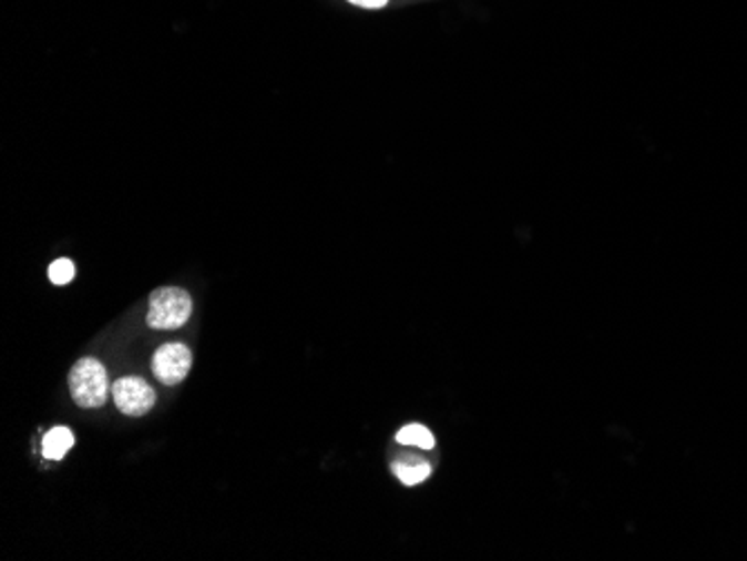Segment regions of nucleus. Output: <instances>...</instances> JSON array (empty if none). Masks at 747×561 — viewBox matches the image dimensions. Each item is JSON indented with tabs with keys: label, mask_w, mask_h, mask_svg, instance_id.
Masks as SVG:
<instances>
[{
	"label": "nucleus",
	"mask_w": 747,
	"mask_h": 561,
	"mask_svg": "<svg viewBox=\"0 0 747 561\" xmlns=\"http://www.w3.org/2000/svg\"><path fill=\"white\" fill-rule=\"evenodd\" d=\"M193 314V300L191 296L180 287H162L151 294V307L146 323L153 329H180L188 323Z\"/></svg>",
	"instance_id": "nucleus-1"
},
{
	"label": "nucleus",
	"mask_w": 747,
	"mask_h": 561,
	"mask_svg": "<svg viewBox=\"0 0 747 561\" xmlns=\"http://www.w3.org/2000/svg\"><path fill=\"white\" fill-rule=\"evenodd\" d=\"M70 391L79 407L96 409L108 398V371L96 358H81L70 371Z\"/></svg>",
	"instance_id": "nucleus-2"
},
{
	"label": "nucleus",
	"mask_w": 747,
	"mask_h": 561,
	"mask_svg": "<svg viewBox=\"0 0 747 561\" xmlns=\"http://www.w3.org/2000/svg\"><path fill=\"white\" fill-rule=\"evenodd\" d=\"M112 398H114V405L121 409V414H129V416H144L157 402L155 389L144 378H137V376L119 378L112 385Z\"/></svg>",
	"instance_id": "nucleus-3"
},
{
	"label": "nucleus",
	"mask_w": 747,
	"mask_h": 561,
	"mask_svg": "<svg viewBox=\"0 0 747 561\" xmlns=\"http://www.w3.org/2000/svg\"><path fill=\"white\" fill-rule=\"evenodd\" d=\"M193 365V354L182 343H168L160 347L153 356V371L164 385L182 382Z\"/></svg>",
	"instance_id": "nucleus-4"
},
{
	"label": "nucleus",
	"mask_w": 747,
	"mask_h": 561,
	"mask_svg": "<svg viewBox=\"0 0 747 561\" xmlns=\"http://www.w3.org/2000/svg\"><path fill=\"white\" fill-rule=\"evenodd\" d=\"M392 472H395V477L401 483H406V486H419L421 481H426L430 477L432 468H430V463H426V461H421L417 457H403V459H399V461L392 463Z\"/></svg>",
	"instance_id": "nucleus-5"
},
{
	"label": "nucleus",
	"mask_w": 747,
	"mask_h": 561,
	"mask_svg": "<svg viewBox=\"0 0 747 561\" xmlns=\"http://www.w3.org/2000/svg\"><path fill=\"white\" fill-rule=\"evenodd\" d=\"M72 446H74L72 432L68 428H54L43 439V455H45V459L61 461Z\"/></svg>",
	"instance_id": "nucleus-6"
},
{
	"label": "nucleus",
	"mask_w": 747,
	"mask_h": 561,
	"mask_svg": "<svg viewBox=\"0 0 747 561\" xmlns=\"http://www.w3.org/2000/svg\"><path fill=\"white\" fill-rule=\"evenodd\" d=\"M397 441L401 446H410V448H419V450H432L434 448V437L428 428L419 426V424H412V426H406L399 435H397Z\"/></svg>",
	"instance_id": "nucleus-7"
},
{
	"label": "nucleus",
	"mask_w": 747,
	"mask_h": 561,
	"mask_svg": "<svg viewBox=\"0 0 747 561\" xmlns=\"http://www.w3.org/2000/svg\"><path fill=\"white\" fill-rule=\"evenodd\" d=\"M48 275H50V279H52V283H54L57 287H63V285L72 283V277H74V262L68 259V257H59V259H54V262L50 264Z\"/></svg>",
	"instance_id": "nucleus-8"
},
{
	"label": "nucleus",
	"mask_w": 747,
	"mask_h": 561,
	"mask_svg": "<svg viewBox=\"0 0 747 561\" xmlns=\"http://www.w3.org/2000/svg\"><path fill=\"white\" fill-rule=\"evenodd\" d=\"M345 3L362 12H383L390 8L392 0H345Z\"/></svg>",
	"instance_id": "nucleus-9"
}]
</instances>
